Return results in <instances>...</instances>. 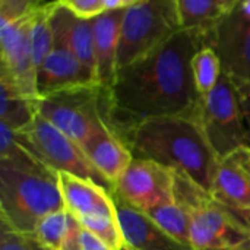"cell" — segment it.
<instances>
[{"label":"cell","instance_id":"5b68a950","mask_svg":"<svg viewBox=\"0 0 250 250\" xmlns=\"http://www.w3.org/2000/svg\"><path fill=\"white\" fill-rule=\"evenodd\" d=\"M37 111L81 148L94 135L110 127L108 91L97 83L38 98Z\"/></svg>","mask_w":250,"mask_h":250},{"label":"cell","instance_id":"30bf717a","mask_svg":"<svg viewBox=\"0 0 250 250\" xmlns=\"http://www.w3.org/2000/svg\"><path fill=\"white\" fill-rule=\"evenodd\" d=\"M208 47L217 53L223 72L236 85L250 88V18L239 3L208 35Z\"/></svg>","mask_w":250,"mask_h":250},{"label":"cell","instance_id":"3957f363","mask_svg":"<svg viewBox=\"0 0 250 250\" xmlns=\"http://www.w3.org/2000/svg\"><path fill=\"white\" fill-rule=\"evenodd\" d=\"M66 209L57 171L44 163H0V220L23 237H32L40 221Z\"/></svg>","mask_w":250,"mask_h":250},{"label":"cell","instance_id":"7c38bea8","mask_svg":"<svg viewBox=\"0 0 250 250\" xmlns=\"http://www.w3.org/2000/svg\"><path fill=\"white\" fill-rule=\"evenodd\" d=\"M125 246L130 250H193L164 231L146 212L113 193Z\"/></svg>","mask_w":250,"mask_h":250},{"label":"cell","instance_id":"e575fe53","mask_svg":"<svg viewBox=\"0 0 250 250\" xmlns=\"http://www.w3.org/2000/svg\"><path fill=\"white\" fill-rule=\"evenodd\" d=\"M239 7L246 16L250 18V1H239Z\"/></svg>","mask_w":250,"mask_h":250},{"label":"cell","instance_id":"f546056e","mask_svg":"<svg viewBox=\"0 0 250 250\" xmlns=\"http://www.w3.org/2000/svg\"><path fill=\"white\" fill-rule=\"evenodd\" d=\"M239 91V100H240V108H242V116L246 127V141H248V148L250 149V88L245 85H236Z\"/></svg>","mask_w":250,"mask_h":250},{"label":"cell","instance_id":"2e32d148","mask_svg":"<svg viewBox=\"0 0 250 250\" xmlns=\"http://www.w3.org/2000/svg\"><path fill=\"white\" fill-rule=\"evenodd\" d=\"M211 195L250 227V177L234 154L220 160Z\"/></svg>","mask_w":250,"mask_h":250},{"label":"cell","instance_id":"4316f807","mask_svg":"<svg viewBox=\"0 0 250 250\" xmlns=\"http://www.w3.org/2000/svg\"><path fill=\"white\" fill-rule=\"evenodd\" d=\"M63 4L78 18L92 21L105 13V0H62Z\"/></svg>","mask_w":250,"mask_h":250},{"label":"cell","instance_id":"484cf974","mask_svg":"<svg viewBox=\"0 0 250 250\" xmlns=\"http://www.w3.org/2000/svg\"><path fill=\"white\" fill-rule=\"evenodd\" d=\"M41 3L40 0H0V22H19L34 13Z\"/></svg>","mask_w":250,"mask_h":250},{"label":"cell","instance_id":"836d02e7","mask_svg":"<svg viewBox=\"0 0 250 250\" xmlns=\"http://www.w3.org/2000/svg\"><path fill=\"white\" fill-rule=\"evenodd\" d=\"M28 239V237H26ZM28 245H29V249L31 250H50L47 249V248H44V246H41L40 243H37L35 240H32V239H28Z\"/></svg>","mask_w":250,"mask_h":250},{"label":"cell","instance_id":"e0dca14e","mask_svg":"<svg viewBox=\"0 0 250 250\" xmlns=\"http://www.w3.org/2000/svg\"><path fill=\"white\" fill-rule=\"evenodd\" d=\"M125 10L105 12L92 19L95 44V81L110 89L117 76V47Z\"/></svg>","mask_w":250,"mask_h":250},{"label":"cell","instance_id":"ba28073f","mask_svg":"<svg viewBox=\"0 0 250 250\" xmlns=\"http://www.w3.org/2000/svg\"><path fill=\"white\" fill-rule=\"evenodd\" d=\"M199 123L220 160L248 148L239 91L227 73L223 72L217 86L202 97Z\"/></svg>","mask_w":250,"mask_h":250},{"label":"cell","instance_id":"83f0119b","mask_svg":"<svg viewBox=\"0 0 250 250\" xmlns=\"http://www.w3.org/2000/svg\"><path fill=\"white\" fill-rule=\"evenodd\" d=\"M0 250H31L28 239L13 231L4 221L0 220Z\"/></svg>","mask_w":250,"mask_h":250},{"label":"cell","instance_id":"f1b7e54d","mask_svg":"<svg viewBox=\"0 0 250 250\" xmlns=\"http://www.w3.org/2000/svg\"><path fill=\"white\" fill-rule=\"evenodd\" d=\"M81 231H82V226L72 215L67 233H66V236L63 239L60 250H82L81 249Z\"/></svg>","mask_w":250,"mask_h":250},{"label":"cell","instance_id":"7a4b0ae2","mask_svg":"<svg viewBox=\"0 0 250 250\" xmlns=\"http://www.w3.org/2000/svg\"><path fill=\"white\" fill-rule=\"evenodd\" d=\"M133 158L155 161L182 173L211 193L220 157L199 120L189 117L149 119L120 138Z\"/></svg>","mask_w":250,"mask_h":250},{"label":"cell","instance_id":"8fae6325","mask_svg":"<svg viewBox=\"0 0 250 250\" xmlns=\"http://www.w3.org/2000/svg\"><path fill=\"white\" fill-rule=\"evenodd\" d=\"M32 15L13 23L0 22V76L7 78L26 97L38 100L37 69L29 42Z\"/></svg>","mask_w":250,"mask_h":250},{"label":"cell","instance_id":"ffe728a7","mask_svg":"<svg viewBox=\"0 0 250 250\" xmlns=\"http://www.w3.org/2000/svg\"><path fill=\"white\" fill-rule=\"evenodd\" d=\"M37 101L26 97L7 78L0 76V123L15 132L25 130L38 114Z\"/></svg>","mask_w":250,"mask_h":250},{"label":"cell","instance_id":"d4e9b609","mask_svg":"<svg viewBox=\"0 0 250 250\" xmlns=\"http://www.w3.org/2000/svg\"><path fill=\"white\" fill-rule=\"evenodd\" d=\"M82 229L95 234L104 243L114 250H120L125 246L123 234L117 218L110 217H83L78 220Z\"/></svg>","mask_w":250,"mask_h":250},{"label":"cell","instance_id":"5bb4252c","mask_svg":"<svg viewBox=\"0 0 250 250\" xmlns=\"http://www.w3.org/2000/svg\"><path fill=\"white\" fill-rule=\"evenodd\" d=\"M50 23L53 40L66 45L95 76V44L92 21L78 18L63 4V1H56Z\"/></svg>","mask_w":250,"mask_h":250},{"label":"cell","instance_id":"9a60e30c","mask_svg":"<svg viewBox=\"0 0 250 250\" xmlns=\"http://www.w3.org/2000/svg\"><path fill=\"white\" fill-rule=\"evenodd\" d=\"M57 174L64 207L76 220L83 217L117 218L113 195L104 188L67 173Z\"/></svg>","mask_w":250,"mask_h":250},{"label":"cell","instance_id":"9c48e42d","mask_svg":"<svg viewBox=\"0 0 250 250\" xmlns=\"http://www.w3.org/2000/svg\"><path fill=\"white\" fill-rule=\"evenodd\" d=\"M113 193L144 212L174 204V171L155 161L133 158Z\"/></svg>","mask_w":250,"mask_h":250},{"label":"cell","instance_id":"ac0fdd59","mask_svg":"<svg viewBox=\"0 0 250 250\" xmlns=\"http://www.w3.org/2000/svg\"><path fill=\"white\" fill-rule=\"evenodd\" d=\"M82 149L92 166L113 185L133 160L127 145L110 127L88 139Z\"/></svg>","mask_w":250,"mask_h":250},{"label":"cell","instance_id":"6da1fadb","mask_svg":"<svg viewBox=\"0 0 250 250\" xmlns=\"http://www.w3.org/2000/svg\"><path fill=\"white\" fill-rule=\"evenodd\" d=\"M204 47H208L205 34L180 29L148 56L120 69L107 89L111 130L122 138L149 119L199 120L202 95L193 81L192 60Z\"/></svg>","mask_w":250,"mask_h":250},{"label":"cell","instance_id":"1f68e13d","mask_svg":"<svg viewBox=\"0 0 250 250\" xmlns=\"http://www.w3.org/2000/svg\"><path fill=\"white\" fill-rule=\"evenodd\" d=\"M136 0H105V12H117L126 10L130 7Z\"/></svg>","mask_w":250,"mask_h":250},{"label":"cell","instance_id":"7402d4cb","mask_svg":"<svg viewBox=\"0 0 250 250\" xmlns=\"http://www.w3.org/2000/svg\"><path fill=\"white\" fill-rule=\"evenodd\" d=\"M164 231L180 243L192 248L190 245V215L180 205L170 204L154 208L146 212Z\"/></svg>","mask_w":250,"mask_h":250},{"label":"cell","instance_id":"44dd1931","mask_svg":"<svg viewBox=\"0 0 250 250\" xmlns=\"http://www.w3.org/2000/svg\"><path fill=\"white\" fill-rule=\"evenodd\" d=\"M56 6V1H42L41 6L34 12L29 25V42H31V53L32 62L35 69L42 64L47 56L51 53L54 40L51 31V12Z\"/></svg>","mask_w":250,"mask_h":250},{"label":"cell","instance_id":"4dcf8cb0","mask_svg":"<svg viewBox=\"0 0 250 250\" xmlns=\"http://www.w3.org/2000/svg\"><path fill=\"white\" fill-rule=\"evenodd\" d=\"M81 249L82 250H114L95 234L82 229L81 231Z\"/></svg>","mask_w":250,"mask_h":250},{"label":"cell","instance_id":"d590c367","mask_svg":"<svg viewBox=\"0 0 250 250\" xmlns=\"http://www.w3.org/2000/svg\"><path fill=\"white\" fill-rule=\"evenodd\" d=\"M221 250H250V240L249 242H246V243H243V245H240V246H237V248H231V249H221Z\"/></svg>","mask_w":250,"mask_h":250},{"label":"cell","instance_id":"52a82bcc","mask_svg":"<svg viewBox=\"0 0 250 250\" xmlns=\"http://www.w3.org/2000/svg\"><path fill=\"white\" fill-rule=\"evenodd\" d=\"M16 133L19 141L51 170L89 180L113 195L114 185L92 166L83 149L40 114L25 130Z\"/></svg>","mask_w":250,"mask_h":250},{"label":"cell","instance_id":"d6986e66","mask_svg":"<svg viewBox=\"0 0 250 250\" xmlns=\"http://www.w3.org/2000/svg\"><path fill=\"white\" fill-rule=\"evenodd\" d=\"M239 0H177L182 29L201 31L207 37Z\"/></svg>","mask_w":250,"mask_h":250},{"label":"cell","instance_id":"cb8c5ba5","mask_svg":"<svg viewBox=\"0 0 250 250\" xmlns=\"http://www.w3.org/2000/svg\"><path fill=\"white\" fill-rule=\"evenodd\" d=\"M72 220V214L67 209L56 211L47 217H44L38 227L35 229V233L32 234V239L41 246L50 250H60L63 239L67 233L69 224Z\"/></svg>","mask_w":250,"mask_h":250},{"label":"cell","instance_id":"8d00e7d4","mask_svg":"<svg viewBox=\"0 0 250 250\" xmlns=\"http://www.w3.org/2000/svg\"><path fill=\"white\" fill-rule=\"evenodd\" d=\"M120 250H130V249H129V248H126V246H123Z\"/></svg>","mask_w":250,"mask_h":250},{"label":"cell","instance_id":"277c9868","mask_svg":"<svg viewBox=\"0 0 250 250\" xmlns=\"http://www.w3.org/2000/svg\"><path fill=\"white\" fill-rule=\"evenodd\" d=\"M174 202L190 215L193 250L237 248L250 240V227L188 176L174 171Z\"/></svg>","mask_w":250,"mask_h":250},{"label":"cell","instance_id":"8992f818","mask_svg":"<svg viewBox=\"0 0 250 250\" xmlns=\"http://www.w3.org/2000/svg\"><path fill=\"white\" fill-rule=\"evenodd\" d=\"M180 29L177 0H136L123 12L117 72L157 50Z\"/></svg>","mask_w":250,"mask_h":250},{"label":"cell","instance_id":"d6a6232c","mask_svg":"<svg viewBox=\"0 0 250 250\" xmlns=\"http://www.w3.org/2000/svg\"><path fill=\"white\" fill-rule=\"evenodd\" d=\"M234 157L237 158V161L242 164V167L246 170V173L250 177V149L249 148H240L234 152Z\"/></svg>","mask_w":250,"mask_h":250},{"label":"cell","instance_id":"4fadbf2b","mask_svg":"<svg viewBox=\"0 0 250 250\" xmlns=\"http://www.w3.org/2000/svg\"><path fill=\"white\" fill-rule=\"evenodd\" d=\"M94 83H97L95 76L66 45L56 41L51 53L37 70L38 98H44L70 88Z\"/></svg>","mask_w":250,"mask_h":250},{"label":"cell","instance_id":"603a6c76","mask_svg":"<svg viewBox=\"0 0 250 250\" xmlns=\"http://www.w3.org/2000/svg\"><path fill=\"white\" fill-rule=\"evenodd\" d=\"M192 72L198 92L205 97L217 86L223 73L217 53L211 47H204L199 50L192 60Z\"/></svg>","mask_w":250,"mask_h":250}]
</instances>
